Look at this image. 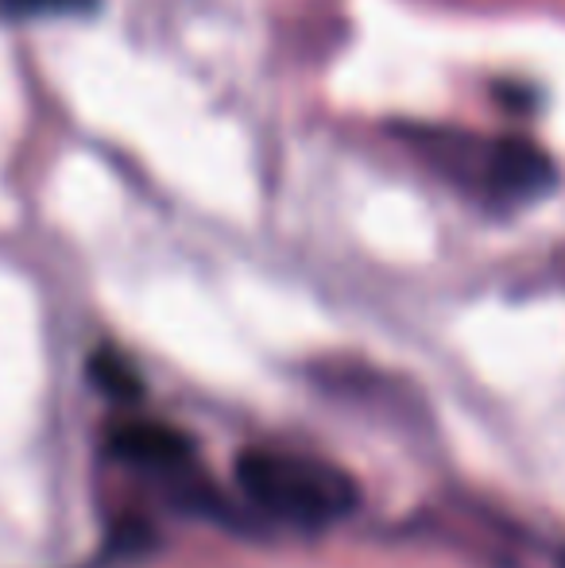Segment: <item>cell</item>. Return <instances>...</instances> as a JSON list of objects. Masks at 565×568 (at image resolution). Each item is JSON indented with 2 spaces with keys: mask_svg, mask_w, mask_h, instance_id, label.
<instances>
[{
  "mask_svg": "<svg viewBox=\"0 0 565 568\" xmlns=\"http://www.w3.org/2000/svg\"><path fill=\"white\" fill-rule=\"evenodd\" d=\"M236 484L256 510L302 530L341 523L361 503L356 479L341 464L314 453L244 449L236 460Z\"/></svg>",
  "mask_w": 565,
  "mask_h": 568,
  "instance_id": "1",
  "label": "cell"
},
{
  "mask_svg": "<svg viewBox=\"0 0 565 568\" xmlns=\"http://www.w3.org/2000/svg\"><path fill=\"white\" fill-rule=\"evenodd\" d=\"M476 179L484 194H492L500 205H523L543 197L554 186V166L535 143L527 140H496L481 151Z\"/></svg>",
  "mask_w": 565,
  "mask_h": 568,
  "instance_id": "2",
  "label": "cell"
},
{
  "mask_svg": "<svg viewBox=\"0 0 565 568\" xmlns=\"http://www.w3.org/2000/svg\"><path fill=\"white\" fill-rule=\"evenodd\" d=\"M109 449L124 464L159 479H186L194 468V445L167 422H124L109 434Z\"/></svg>",
  "mask_w": 565,
  "mask_h": 568,
  "instance_id": "3",
  "label": "cell"
},
{
  "mask_svg": "<svg viewBox=\"0 0 565 568\" xmlns=\"http://www.w3.org/2000/svg\"><path fill=\"white\" fill-rule=\"evenodd\" d=\"M90 375H93V383L113 398H137L140 395V379H137V372H132V364L109 348H101L90 356Z\"/></svg>",
  "mask_w": 565,
  "mask_h": 568,
  "instance_id": "4",
  "label": "cell"
},
{
  "mask_svg": "<svg viewBox=\"0 0 565 568\" xmlns=\"http://www.w3.org/2000/svg\"><path fill=\"white\" fill-rule=\"evenodd\" d=\"M70 8H90V0H0L4 16H47L70 12Z\"/></svg>",
  "mask_w": 565,
  "mask_h": 568,
  "instance_id": "5",
  "label": "cell"
}]
</instances>
